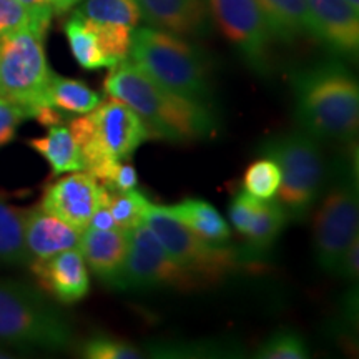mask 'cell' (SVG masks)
<instances>
[{
    "instance_id": "cell-32",
    "label": "cell",
    "mask_w": 359,
    "mask_h": 359,
    "mask_svg": "<svg viewBox=\"0 0 359 359\" xmlns=\"http://www.w3.org/2000/svg\"><path fill=\"white\" fill-rule=\"evenodd\" d=\"M30 24H35V20L19 0H0V39L7 37V35L17 32V30Z\"/></svg>"
},
{
    "instance_id": "cell-5",
    "label": "cell",
    "mask_w": 359,
    "mask_h": 359,
    "mask_svg": "<svg viewBox=\"0 0 359 359\" xmlns=\"http://www.w3.org/2000/svg\"><path fill=\"white\" fill-rule=\"evenodd\" d=\"M259 150L280 167L281 182L276 193L286 215L302 222L311 212L326 182V161L320 143L302 130L269 138Z\"/></svg>"
},
{
    "instance_id": "cell-14",
    "label": "cell",
    "mask_w": 359,
    "mask_h": 359,
    "mask_svg": "<svg viewBox=\"0 0 359 359\" xmlns=\"http://www.w3.org/2000/svg\"><path fill=\"white\" fill-rule=\"evenodd\" d=\"M314 37L338 57H356L359 50V11L346 0H306Z\"/></svg>"
},
{
    "instance_id": "cell-13",
    "label": "cell",
    "mask_w": 359,
    "mask_h": 359,
    "mask_svg": "<svg viewBox=\"0 0 359 359\" xmlns=\"http://www.w3.org/2000/svg\"><path fill=\"white\" fill-rule=\"evenodd\" d=\"M30 268L39 285L57 302L74 304L88 294V268L77 248L60 251L48 258L32 259Z\"/></svg>"
},
{
    "instance_id": "cell-27",
    "label": "cell",
    "mask_w": 359,
    "mask_h": 359,
    "mask_svg": "<svg viewBox=\"0 0 359 359\" xmlns=\"http://www.w3.org/2000/svg\"><path fill=\"white\" fill-rule=\"evenodd\" d=\"M150 201L143 193L133 190L110 191L109 190V210L115 219V224L122 230L130 231L133 226L143 222Z\"/></svg>"
},
{
    "instance_id": "cell-18",
    "label": "cell",
    "mask_w": 359,
    "mask_h": 359,
    "mask_svg": "<svg viewBox=\"0 0 359 359\" xmlns=\"http://www.w3.org/2000/svg\"><path fill=\"white\" fill-rule=\"evenodd\" d=\"M273 39L283 43H294L314 37L306 0H258Z\"/></svg>"
},
{
    "instance_id": "cell-19",
    "label": "cell",
    "mask_w": 359,
    "mask_h": 359,
    "mask_svg": "<svg viewBox=\"0 0 359 359\" xmlns=\"http://www.w3.org/2000/svg\"><path fill=\"white\" fill-rule=\"evenodd\" d=\"M29 147L50 165L53 177L83 170L80 148L72 137L69 127L64 125L58 123L48 127L47 135L29 140Z\"/></svg>"
},
{
    "instance_id": "cell-4",
    "label": "cell",
    "mask_w": 359,
    "mask_h": 359,
    "mask_svg": "<svg viewBox=\"0 0 359 359\" xmlns=\"http://www.w3.org/2000/svg\"><path fill=\"white\" fill-rule=\"evenodd\" d=\"M72 339L70 323L37 291L0 280V343L60 351L70 346Z\"/></svg>"
},
{
    "instance_id": "cell-35",
    "label": "cell",
    "mask_w": 359,
    "mask_h": 359,
    "mask_svg": "<svg viewBox=\"0 0 359 359\" xmlns=\"http://www.w3.org/2000/svg\"><path fill=\"white\" fill-rule=\"evenodd\" d=\"M137 183H138L137 170H135L132 165L122 163V161H120V163L116 165L111 178L103 187L110 191H128V190H133V188L137 187Z\"/></svg>"
},
{
    "instance_id": "cell-29",
    "label": "cell",
    "mask_w": 359,
    "mask_h": 359,
    "mask_svg": "<svg viewBox=\"0 0 359 359\" xmlns=\"http://www.w3.org/2000/svg\"><path fill=\"white\" fill-rule=\"evenodd\" d=\"M259 359H306L309 349L304 339L296 331L280 330L273 333L258 348Z\"/></svg>"
},
{
    "instance_id": "cell-6",
    "label": "cell",
    "mask_w": 359,
    "mask_h": 359,
    "mask_svg": "<svg viewBox=\"0 0 359 359\" xmlns=\"http://www.w3.org/2000/svg\"><path fill=\"white\" fill-rule=\"evenodd\" d=\"M48 29L30 24L0 39V95L19 102L35 118L47 105V87L53 72L45 57Z\"/></svg>"
},
{
    "instance_id": "cell-3",
    "label": "cell",
    "mask_w": 359,
    "mask_h": 359,
    "mask_svg": "<svg viewBox=\"0 0 359 359\" xmlns=\"http://www.w3.org/2000/svg\"><path fill=\"white\" fill-rule=\"evenodd\" d=\"M128 57L170 92L201 103L210 102L208 58L185 37L155 27L133 29Z\"/></svg>"
},
{
    "instance_id": "cell-15",
    "label": "cell",
    "mask_w": 359,
    "mask_h": 359,
    "mask_svg": "<svg viewBox=\"0 0 359 359\" xmlns=\"http://www.w3.org/2000/svg\"><path fill=\"white\" fill-rule=\"evenodd\" d=\"M142 19L155 29L180 35L203 39L212 32V15L206 0H135Z\"/></svg>"
},
{
    "instance_id": "cell-21",
    "label": "cell",
    "mask_w": 359,
    "mask_h": 359,
    "mask_svg": "<svg viewBox=\"0 0 359 359\" xmlns=\"http://www.w3.org/2000/svg\"><path fill=\"white\" fill-rule=\"evenodd\" d=\"M102 98L87 83L75 79L52 75L47 87V105L70 115H85L95 110Z\"/></svg>"
},
{
    "instance_id": "cell-1",
    "label": "cell",
    "mask_w": 359,
    "mask_h": 359,
    "mask_svg": "<svg viewBox=\"0 0 359 359\" xmlns=\"http://www.w3.org/2000/svg\"><path fill=\"white\" fill-rule=\"evenodd\" d=\"M103 88L109 97L127 103L156 140L193 142L217 130L208 103L170 92L128 58L111 67Z\"/></svg>"
},
{
    "instance_id": "cell-34",
    "label": "cell",
    "mask_w": 359,
    "mask_h": 359,
    "mask_svg": "<svg viewBox=\"0 0 359 359\" xmlns=\"http://www.w3.org/2000/svg\"><path fill=\"white\" fill-rule=\"evenodd\" d=\"M333 273L343 278V280H356L359 273V235L354 236L351 243L348 245V248L343 251Z\"/></svg>"
},
{
    "instance_id": "cell-11",
    "label": "cell",
    "mask_w": 359,
    "mask_h": 359,
    "mask_svg": "<svg viewBox=\"0 0 359 359\" xmlns=\"http://www.w3.org/2000/svg\"><path fill=\"white\" fill-rule=\"evenodd\" d=\"M103 205H109V190L88 172H72L45 190L39 208L83 231Z\"/></svg>"
},
{
    "instance_id": "cell-37",
    "label": "cell",
    "mask_w": 359,
    "mask_h": 359,
    "mask_svg": "<svg viewBox=\"0 0 359 359\" xmlns=\"http://www.w3.org/2000/svg\"><path fill=\"white\" fill-rule=\"evenodd\" d=\"M87 228H92V230H111V228H116L115 219L111 217L109 210V205L100 206V208L93 213Z\"/></svg>"
},
{
    "instance_id": "cell-8",
    "label": "cell",
    "mask_w": 359,
    "mask_h": 359,
    "mask_svg": "<svg viewBox=\"0 0 359 359\" xmlns=\"http://www.w3.org/2000/svg\"><path fill=\"white\" fill-rule=\"evenodd\" d=\"M358 182L351 165H336L333 183L314 219V253L320 268L333 273L343 251L359 235Z\"/></svg>"
},
{
    "instance_id": "cell-30",
    "label": "cell",
    "mask_w": 359,
    "mask_h": 359,
    "mask_svg": "<svg viewBox=\"0 0 359 359\" xmlns=\"http://www.w3.org/2000/svg\"><path fill=\"white\" fill-rule=\"evenodd\" d=\"M83 358L88 359H138L140 349L123 339H116L109 334H95L88 338L80 349Z\"/></svg>"
},
{
    "instance_id": "cell-9",
    "label": "cell",
    "mask_w": 359,
    "mask_h": 359,
    "mask_svg": "<svg viewBox=\"0 0 359 359\" xmlns=\"http://www.w3.org/2000/svg\"><path fill=\"white\" fill-rule=\"evenodd\" d=\"M130 246L123 271L115 288L122 290H156L173 288L180 291L201 286L198 278L182 268L170 255L154 231L145 223H138L128 231Z\"/></svg>"
},
{
    "instance_id": "cell-16",
    "label": "cell",
    "mask_w": 359,
    "mask_h": 359,
    "mask_svg": "<svg viewBox=\"0 0 359 359\" xmlns=\"http://www.w3.org/2000/svg\"><path fill=\"white\" fill-rule=\"evenodd\" d=\"M128 246V231L116 226L111 230L85 228L80 235L77 248L82 253L87 266L92 269V273H95L98 280L115 288L127 262Z\"/></svg>"
},
{
    "instance_id": "cell-28",
    "label": "cell",
    "mask_w": 359,
    "mask_h": 359,
    "mask_svg": "<svg viewBox=\"0 0 359 359\" xmlns=\"http://www.w3.org/2000/svg\"><path fill=\"white\" fill-rule=\"evenodd\" d=\"M90 24H92L93 32L97 35L109 69L128 58L130 45H132V27L120 24H98V22H90Z\"/></svg>"
},
{
    "instance_id": "cell-31",
    "label": "cell",
    "mask_w": 359,
    "mask_h": 359,
    "mask_svg": "<svg viewBox=\"0 0 359 359\" xmlns=\"http://www.w3.org/2000/svg\"><path fill=\"white\" fill-rule=\"evenodd\" d=\"M27 118L32 116L24 105L0 95V148L8 145L15 138L20 123Z\"/></svg>"
},
{
    "instance_id": "cell-24",
    "label": "cell",
    "mask_w": 359,
    "mask_h": 359,
    "mask_svg": "<svg viewBox=\"0 0 359 359\" xmlns=\"http://www.w3.org/2000/svg\"><path fill=\"white\" fill-rule=\"evenodd\" d=\"M64 32L69 42L70 52L77 64L85 70L109 69L105 57L98 43V39L93 32L92 24L77 12L65 22Z\"/></svg>"
},
{
    "instance_id": "cell-26",
    "label": "cell",
    "mask_w": 359,
    "mask_h": 359,
    "mask_svg": "<svg viewBox=\"0 0 359 359\" xmlns=\"http://www.w3.org/2000/svg\"><path fill=\"white\" fill-rule=\"evenodd\" d=\"M281 182V172L273 158H259L250 165L243 177V190L258 200L275 198Z\"/></svg>"
},
{
    "instance_id": "cell-22",
    "label": "cell",
    "mask_w": 359,
    "mask_h": 359,
    "mask_svg": "<svg viewBox=\"0 0 359 359\" xmlns=\"http://www.w3.org/2000/svg\"><path fill=\"white\" fill-rule=\"evenodd\" d=\"M27 210L17 208L0 198V264H25L30 262L25 246Z\"/></svg>"
},
{
    "instance_id": "cell-7",
    "label": "cell",
    "mask_w": 359,
    "mask_h": 359,
    "mask_svg": "<svg viewBox=\"0 0 359 359\" xmlns=\"http://www.w3.org/2000/svg\"><path fill=\"white\" fill-rule=\"evenodd\" d=\"M143 223L154 231L170 257L201 283L222 280L243 259L230 246L210 243L188 230L168 206L150 203L143 215Z\"/></svg>"
},
{
    "instance_id": "cell-2",
    "label": "cell",
    "mask_w": 359,
    "mask_h": 359,
    "mask_svg": "<svg viewBox=\"0 0 359 359\" xmlns=\"http://www.w3.org/2000/svg\"><path fill=\"white\" fill-rule=\"evenodd\" d=\"M296 118L321 142H351L359 125V87L339 62H323L294 75Z\"/></svg>"
},
{
    "instance_id": "cell-23",
    "label": "cell",
    "mask_w": 359,
    "mask_h": 359,
    "mask_svg": "<svg viewBox=\"0 0 359 359\" xmlns=\"http://www.w3.org/2000/svg\"><path fill=\"white\" fill-rule=\"evenodd\" d=\"M286 219H288V215L280 201L262 200L253 222L245 233L246 240H248L250 257L257 258L271 248L276 238L280 236L283 226L286 224Z\"/></svg>"
},
{
    "instance_id": "cell-36",
    "label": "cell",
    "mask_w": 359,
    "mask_h": 359,
    "mask_svg": "<svg viewBox=\"0 0 359 359\" xmlns=\"http://www.w3.org/2000/svg\"><path fill=\"white\" fill-rule=\"evenodd\" d=\"M19 2L29 11L32 19L35 20V24L48 29L53 15L52 0H19Z\"/></svg>"
},
{
    "instance_id": "cell-38",
    "label": "cell",
    "mask_w": 359,
    "mask_h": 359,
    "mask_svg": "<svg viewBox=\"0 0 359 359\" xmlns=\"http://www.w3.org/2000/svg\"><path fill=\"white\" fill-rule=\"evenodd\" d=\"M80 2H82V0H52L53 13H65L67 11H70L72 7H75Z\"/></svg>"
},
{
    "instance_id": "cell-40",
    "label": "cell",
    "mask_w": 359,
    "mask_h": 359,
    "mask_svg": "<svg viewBox=\"0 0 359 359\" xmlns=\"http://www.w3.org/2000/svg\"><path fill=\"white\" fill-rule=\"evenodd\" d=\"M8 358H12V354L4 351V349H0V359H8Z\"/></svg>"
},
{
    "instance_id": "cell-25",
    "label": "cell",
    "mask_w": 359,
    "mask_h": 359,
    "mask_svg": "<svg viewBox=\"0 0 359 359\" xmlns=\"http://www.w3.org/2000/svg\"><path fill=\"white\" fill-rule=\"evenodd\" d=\"M75 12L90 22L120 24L132 29L142 20L140 7L135 0H82V6Z\"/></svg>"
},
{
    "instance_id": "cell-33",
    "label": "cell",
    "mask_w": 359,
    "mask_h": 359,
    "mask_svg": "<svg viewBox=\"0 0 359 359\" xmlns=\"http://www.w3.org/2000/svg\"><path fill=\"white\" fill-rule=\"evenodd\" d=\"M259 203H262V200L255 198V196H251L250 193H246L245 190L238 193L235 198H233L230 205V219L233 226H235L241 235H245L246 230L250 228L255 215L258 212Z\"/></svg>"
},
{
    "instance_id": "cell-12",
    "label": "cell",
    "mask_w": 359,
    "mask_h": 359,
    "mask_svg": "<svg viewBox=\"0 0 359 359\" xmlns=\"http://www.w3.org/2000/svg\"><path fill=\"white\" fill-rule=\"evenodd\" d=\"M90 114L98 142L120 161L132 158L137 148L151 138L140 116L118 98L110 97L107 102H100Z\"/></svg>"
},
{
    "instance_id": "cell-20",
    "label": "cell",
    "mask_w": 359,
    "mask_h": 359,
    "mask_svg": "<svg viewBox=\"0 0 359 359\" xmlns=\"http://www.w3.org/2000/svg\"><path fill=\"white\" fill-rule=\"evenodd\" d=\"M168 210L182 222L188 230L210 243L222 245L230 240L231 231L228 223L212 203L198 198H187L168 206Z\"/></svg>"
},
{
    "instance_id": "cell-39",
    "label": "cell",
    "mask_w": 359,
    "mask_h": 359,
    "mask_svg": "<svg viewBox=\"0 0 359 359\" xmlns=\"http://www.w3.org/2000/svg\"><path fill=\"white\" fill-rule=\"evenodd\" d=\"M346 2L351 6L353 8H356V11H359V0H346Z\"/></svg>"
},
{
    "instance_id": "cell-17",
    "label": "cell",
    "mask_w": 359,
    "mask_h": 359,
    "mask_svg": "<svg viewBox=\"0 0 359 359\" xmlns=\"http://www.w3.org/2000/svg\"><path fill=\"white\" fill-rule=\"evenodd\" d=\"M82 231L75 230L43 210H27L25 217V246L32 259L48 258L60 251L77 248ZM29 262V263H30Z\"/></svg>"
},
{
    "instance_id": "cell-10",
    "label": "cell",
    "mask_w": 359,
    "mask_h": 359,
    "mask_svg": "<svg viewBox=\"0 0 359 359\" xmlns=\"http://www.w3.org/2000/svg\"><path fill=\"white\" fill-rule=\"evenodd\" d=\"M212 20L258 75L273 70V35L258 0H206Z\"/></svg>"
}]
</instances>
